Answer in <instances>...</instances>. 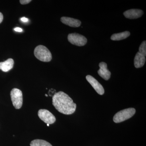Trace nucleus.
<instances>
[{"instance_id": "11", "label": "nucleus", "mask_w": 146, "mask_h": 146, "mask_svg": "<svg viewBox=\"0 0 146 146\" xmlns=\"http://www.w3.org/2000/svg\"><path fill=\"white\" fill-rule=\"evenodd\" d=\"M145 56L139 52L136 53L134 59V65L136 68L143 67L145 62Z\"/></svg>"}, {"instance_id": "3", "label": "nucleus", "mask_w": 146, "mask_h": 146, "mask_svg": "<svg viewBox=\"0 0 146 146\" xmlns=\"http://www.w3.org/2000/svg\"><path fill=\"white\" fill-rule=\"evenodd\" d=\"M136 113L134 108H129L117 112L113 117V121L115 123H119L130 119Z\"/></svg>"}, {"instance_id": "2", "label": "nucleus", "mask_w": 146, "mask_h": 146, "mask_svg": "<svg viewBox=\"0 0 146 146\" xmlns=\"http://www.w3.org/2000/svg\"><path fill=\"white\" fill-rule=\"evenodd\" d=\"M34 55L36 58L43 62H50L52 58V55L49 50L43 45H39L35 48Z\"/></svg>"}, {"instance_id": "16", "label": "nucleus", "mask_w": 146, "mask_h": 146, "mask_svg": "<svg viewBox=\"0 0 146 146\" xmlns=\"http://www.w3.org/2000/svg\"><path fill=\"white\" fill-rule=\"evenodd\" d=\"M31 1V0H21V1H20V2L22 5L27 4Z\"/></svg>"}, {"instance_id": "17", "label": "nucleus", "mask_w": 146, "mask_h": 146, "mask_svg": "<svg viewBox=\"0 0 146 146\" xmlns=\"http://www.w3.org/2000/svg\"><path fill=\"white\" fill-rule=\"evenodd\" d=\"M14 30L15 31L18 32H21L23 31L22 29L19 27L15 28L14 29Z\"/></svg>"}, {"instance_id": "15", "label": "nucleus", "mask_w": 146, "mask_h": 146, "mask_svg": "<svg viewBox=\"0 0 146 146\" xmlns=\"http://www.w3.org/2000/svg\"><path fill=\"white\" fill-rule=\"evenodd\" d=\"M141 54L145 56H146V42L144 41L141 43L139 48V52Z\"/></svg>"}, {"instance_id": "7", "label": "nucleus", "mask_w": 146, "mask_h": 146, "mask_svg": "<svg viewBox=\"0 0 146 146\" xmlns=\"http://www.w3.org/2000/svg\"><path fill=\"white\" fill-rule=\"evenodd\" d=\"M86 78V80L90 84L97 93L100 95H103L104 94V89L103 87L97 80L90 75H87Z\"/></svg>"}, {"instance_id": "10", "label": "nucleus", "mask_w": 146, "mask_h": 146, "mask_svg": "<svg viewBox=\"0 0 146 146\" xmlns=\"http://www.w3.org/2000/svg\"><path fill=\"white\" fill-rule=\"evenodd\" d=\"M60 21L63 23L72 27H78L81 24V21L79 20L69 17H62Z\"/></svg>"}, {"instance_id": "9", "label": "nucleus", "mask_w": 146, "mask_h": 146, "mask_svg": "<svg viewBox=\"0 0 146 146\" xmlns=\"http://www.w3.org/2000/svg\"><path fill=\"white\" fill-rule=\"evenodd\" d=\"M143 13V11L141 9H131L125 11L123 14L126 18L134 19L140 18Z\"/></svg>"}, {"instance_id": "13", "label": "nucleus", "mask_w": 146, "mask_h": 146, "mask_svg": "<svg viewBox=\"0 0 146 146\" xmlns=\"http://www.w3.org/2000/svg\"><path fill=\"white\" fill-rule=\"evenodd\" d=\"M130 33L129 31H125L120 33H115L111 36V40L113 41H119L127 38L130 35Z\"/></svg>"}, {"instance_id": "1", "label": "nucleus", "mask_w": 146, "mask_h": 146, "mask_svg": "<svg viewBox=\"0 0 146 146\" xmlns=\"http://www.w3.org/2000/svg\"><path fill=\"white\" fill-rule=\"evenodd\" d=\"M52 104L58 111L64 115L72 114L76 111V104L68 94L59 91L53 96Z\"/></svg>"}, {"instance_id": "14", "label": "nucleus", "mask_w": 146, "mask_h": 146, "mask_svg": "<svg viewBox=\"0 0 146 146\" xmlns=\"http://www.w3.org/2000/svg\"><path fill=\"white\" fill-rule=\"evenodd\" d=\"M31 146H52L51 144L46 141L40 139H35L32 141L30 143Z\"/></svg>"}, {"instance_id": "8", "label": "nucleus", "mask_w": 146, "mask_h": 146, "mask_svg": "<svg viewBox=\"0 0 146 146\" xmlns=\"http://www.w3.org/2000/svg\"><path fill=\"white\" fill-rule=\"evenodd\" d=\"M99 67L100 69L98 71V74L105 80H108L111 76V72L107 69V64L104 62H101Z\"/></svg>"}, {"instance_id": "4", "label": "nucleus", "mask_w": 146, "mask_h": 146, "mask_svg": "<svg viewBox=\"0 0 146 146\" xmlns=\"http://www.w3.org/2000/svg\"><path fill=\"white\" fill-rule=\"evenodd\" d=\"M11 101L14 107L16 109H20L23 104V93L20 89L14 88L10 93Z\"/></svg>"}, {"instance_id": "21", "label": "nucleus", "mask_w": 146, "mask_h": 146, "mask_svg": "<svg viewBox=\"0 0 146 146\" xmlns=\"http://www.w3.org/2000/svg\"><path fill=\"white\" fill-rule=\"evenodd\" d=\"M45 96H46V97H48V95H46H46H45Z\"/></svg>"}, {"instance_id": "5", "label": "nucleus", "mask_w": 146, "mask_h": 146, "mask_svg": "<svg viewBox=\"0 0 146 146\" xmlns=\"http://www.w3.org/2000/svg\"><path fill=\"white\" fill-rule=\"evenodd\" d=\"M68 39L69 42L71 44L79 46L86 45L87 41L85 36L76 33L69 34L68 35Z\"/></svg>"}, {"instance_id": "19", "label": "nucleus", "mask_w": 146, "mask_h": 146, "mask_svg": "<svg viewBox=\"0 0 146 146\" xmlns=\"http://www.w3.org/2000/svg\"><path fill=\"white\" fill-rule=\"evenodd\" d=\"M3 19V14L0 12V24L2 22Z\"/></svg>"}, {"instance_id": "18", "label": "nucleus", "mask_w": 146, "mask_h": 146, "mask_svg": "<svg viewBox=\"0 0 146 146\" xmlns=\"http://www.w3.org/2000/svg\"><path fill=\"white\" fill-rule=\"evenodd\" d=\"M21 20L22 22H24V23H26L29 21L28 19L25 18V17H23V18H21Z\"/></svg>"}, {"instance_id": "12", "label": "nucleus", "mask_w": 146, "mask_h": 146, "mask_svg": "<svg viewBox=\"0 0 146 146\" xmlns=\"http://www.w3.org/2000/svg\"><path fill=\"white\" fill-rule=\"evenodd\" d=\"M14 60L12 58H9L4 62H0V70L4 72H7L13 68Z\"/></svg>"}, {"instance_id": "20", "label": "nucleus", "mask_w": 146, "mask_h": 146, "mask_svg": "<svg viewBox=\"0 0 146 146\" xmlns=\"http://www.w3.org/2000/svg\"><path fill=\"white\" fill-rule=\"evenodd\" d=\"M47 126H49V124H47Z\"/></svg>"}, {"instance_id": "6", "label": "nucleus", "mask_w": 146, "mask_h": 146, "mask_svg": "<svg viewBox=\"0 0 146 146\" xmlns=\"http://www.w3.org/2000/svg\"><path fill=\"white\" fill-rule=\"evenodd\" d=\"M38 115L39 118L46 124H52L55 122L56 118L54 115L47 110H39Z\"/></svg>"}]
</instances>
